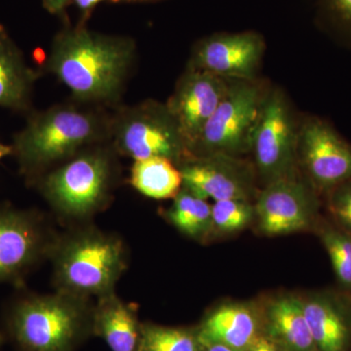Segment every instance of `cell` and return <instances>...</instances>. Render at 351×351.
I'll list each match as a JSON object with an SVG mask.
<instances>
[{"mask_svg": "<svg viewBox=\"0 0 351 351\" xmlns=\"http://www.w3.org/2000/svg\"><path fill=\"white\" fill-rule=\"evenodd\" d=\"M103 1H105V0H73L75 5L78 7V9L82 11L84 16L91 13L95 7Z\"/></svg>", "mask_w": 351, "mask_h": 351, "instance_id": "29", "label": "cell"}, {"mask_svg": "<svg viewBox=\"0 0 351 351\" xmlns=\"http://www.w3.org/2000/svg\"><path fill=\"white\" fill-rule=\"evenodd\" d=\"M165 218L180 232L193 239H201L213 228L212 205L182 188L164 212Z\"/></svg>", "mask_w": 351, "mask_h": 351, "instance_id": "21", "label": "cell"}, {"mask_svg": "<svg viewBox=\"0 0 351 351\" xmlns=\"http://www.w3.org/2000/svg\"><path fill=\"white\" fill-rule=\"evenodd\" d=\"M110 119L108 108L75 100L32 113L11 145L21 174L31 184L82 149L110 143Z\"/></svg>", "mask_w": 351, "mask_h": 351, "instance_id": "2", "label": "cell"}, {"mask_svg": "<svg viewBox=\"0 0 351 351\" xmlns=\"http://www.w3.org/2000/svg\"><path fill=\"white\" fill-rule=\"evenodd\" d=\"M329 210L343 232L351 235V180L330 191Z\"/></svg>", "mask_w": 351, "mask_h": 351, "instance_id": "25", "label": "cell"}, {"mask_svg": "<svg viewBox=\"0 0 351 351\" xmlns=\"http://www.w3.org/2000/svg\"><path fill=\"white\" fill-rule=\"evenodd\" d=\"M59 233L43 214L0 204V283H20L49 260Z\"/></svg>", "mask_w": 351, "mask_h": 351, "instance_id": "8", "label": "cell"}, {"mask_svg": "<svg viewBox=\"0 0 351 351\" xmlns=\"http://www.w3.org/2000/svg\"><path fill=\"white\" fill-rule=\"evenodd\" d=\"M269 334L284 351H318L304 316L302 300L283 297L267 311Z\"/></svg>", "mask_w": 351, "mask_h": 351, "instance_id": "19", "label": "cell"}, {"mask_svg": "<svg viewBox=\"0 0 351 351\" xmlns=\"http://www.w3.org/2000/svg\"><path fill=\"white\" fill-rule=\"evenodd\" d=\"M13 149L12 145H7L0 143V161L4 158V157L8 156H12Z\"/></svg>", "mask_w": 351, "mask_h": 351, "instance_id": "31", "label": "cell"}, {"mask_svg": "<svg viewBox=\"0 0 351 351\" xmlns=\"http://www.w3.org/2000/svg\"><path fill=\"white\" fill-rule=\"evenodd\" d=\"M329 10L351 29V0H324Z\"/></svg>", "mask_w": 351, "mask_h": 351, "instance_id": "26", "label": "cell"}, {"mask_svg": "<svg viewBox=\"0 0 351 351\" xmlns=\"http://www.w3.org/2000/svg\"><path fill=\"white\" fill-rule=\"evenodd\" d=\"M38 76V71L27 64L5 27L0 25V107L17 112H29Z\"/></svg>", "mask_w": 351, "mask_h": 351, "instance_id": "17", "label": "cell"}, {"mask_svg": "<svg viewBox=\"0 0 351 351\" xmlns=\"http://www.w3.org/2000/svg\"><path fill=\"white\" fill-rule=\"evenodd\" d=\"M263 104L256 85L244 80L228 85L225 97L191 149V158L214 154L230 156L251 149Z\"/></svg>", "mask_w": 351, "mask_h": 351, "instance_id": "7", "label": "cell"}, {"mask_svg": "<svg viewBox=\"0 0 351 351\" xmlns=\"http://www.w3.org/2000/svg\"><path fill=\"white\" fill-rule=\"evenodd\" d=\"M304 316L318 351H345L350 329L338 302L326 295L302 301Z\"/></svg>", "mask_w": 351, "mask_h": 351, "instance_id": "18", "label": "cell"}, {"mask_svg": "<svg viewBox=\"0 0 351 351\" xmlns=\"http://www.w3.org/2000/svg\"><path fill=\"white\" fill-rule=\"evenodd\" d=\"M200 346L221 343L235 351H245L261 334L256 313L244 304L219 306L196 328Z\"/></svg>", "mask_w": 351, "mask_h": 351, "instance_id": "16", "label": "cell"}, {"mask_svg": "<svg viewBox=\"0 0 351 351\" xmlns=\"http://www.w3.org/2000/svg\"><path fill=\"white\" fill-rule=\"evenodd\" d=\"M314 213L313 193L293 176L269 182L255 206L260 230L274 237L304 230L313 221Z\"/></svg>", "mask_w": 351, "mask_h": 351, "instance_id": "12", "label": "cell"}, {"mask_svg": "<svg viewBox=\"0 0 351 351\" xmlns=\"http://www.w3.org/2000/svg\"><path fill=\"white\" fill-rule=\"evenodd\" d=\"M136 57L133 39L80 25L55 36L44 69L68 88L73 100L113 110L121 105Z\"/></svg>", "mask_w": 351, "mask_h": 351, "instance_id": "1", "label": "cell"}, {"mask_svg": "<svg viewBox=\"0 0 351 351\" xmlns=\"http://www.w3.org/2000/svg\"><path fill=\"white\" fill-rule=\"evenodd\" d=\"M129 182L138 193L152 199H174L182 189L179 167L160 156L134 161Z\"/></svg>", "mask_w": 351, "mask_h": 351, "instance_id": "20", "label": "cell"}, {"mask_svg": "<svg viewBox=\"0 0 351 351\" xmlns=\"http://www.w3.org/2000/svg\"><path fill=\"white\" fill-rule=\"evenodd\" d=\"M263 51V39L255 32L215 36L196 46L189 68L221 77L250 80L257 71Z\"/></svg>", "mask_w": 351, "mask_h": 351, "instance_id": "13", "label": "cell"}, {"mask_svg": "<svg viewBox=\"0 0 351 351\" xmlns=\"http://www.w3.org/2000/svg\"><path fill=\"white\" fill-rule=\"evenodd\" d=\"M245 351H284L282 346L267 332H261L255 341Z\"/></svg>", "mask_w": 351, "mask_h": 351, "instance_id": "27", "label": "cell"}, {"mask_svg": "<svg viewBox=\"0 0 351 351\" xmlns=\"http://www.w3.org/2000/svg\"><path fill=\"white\" fill-rule=\"evenodd\" d=\"M200 351H235L228 346L221 345V343H211V345H207L201 346Z\"/></svg>", "mask_w": 351, "mask_h": 351, "instance_id": "30", "label": "cell"}, {"mask_svg": "<svg viewBox=\"0 0 351 351\" xmlns=\"http://www.w3.org/2000/svg\"><path fill=\"white\" fill-rule=\"evenodd\" d=\"M300 157L314 186L330 191L351 180V147L329 124L311 119L300 131Z\"/></svg>", "mask_w": 351, "mask_h": 351, "instance_id": "10", "label": "cell"}, {"mask_svg": "<svg viewBox=\"0 0 351 351\" xmlns=\"http://www.w3.org/2000/svg\"><path fill=\"white\" fill-rule=\"evenodd\" d=\"M119 154L110 143L91 145L32 182L60 221L90 223L112 203L119 186Z\"/></svg>", "mask_w": 351, "mask_h": 351, "instance_id": "3", "label": "cell"}, {"mask_svg": "<svg viewBox=\"0 0 351 351\" xmlns=\"http://www.w3.org/2000/svg\"><path fill=\"white\" fill-rule=\"evenodd\" d=\"M142 323L137 304L123 301L117 292L94 302V337L103 339L112 351H140Z\"/></svg>", "mask_w": 351, "mask_h": 351, "instance_id": "15", "label": "cell"}, {"mask_svg": "<svg viewBox=\"0 0 351 351\" xmlns=\"http://www.w3.org/2000/svg\"><path fill=\"white\" fill-rule=\"evenodd\" d=\"M228 88L223 77L202 69L189 68L180 78L166 106L177 121L189 154Z\"/></svg>", "mask_w": 351, "mask_h": 351, "instance_id": "11", "label": "cell"}, {"mask_svg": "<svg viewBox=\"0 0 351 351\" xmlns=\"http://www.w3.org/2000/svg\"><path fill=\"white\" fill-rule=\"evenodd\" d=\"M114 3H138V2H154L158 0H110Z\"/></svg>", "mask_w": 351, "mask_h": 351, "instance_id": "32", "label": "cell"}, {"mask_svg": "<svg viewBox=\"0 0 351 351\" xmlns=\"http://www.w3.org/2000/svg\"><path fill=\"white\" fill-rule=\"evenodd\" d=\"M297 147L298 137L285 98L280 92H272L263 100L251 147L267 184L292 176Z\"/></svg>", "mask_w": 351, "mask_h": 351, "instance_id": "9", "label": "cell"}, {"mask_svg": "<svg viewBox=\"0 0 351 351\" xmlns=\"http://www.w3.org/2000/svg\"><path fill=\"white\" fill-rule=\"evenodd\" d=\"M196 329L142 323L140 351H200Z\"/></svg>", "mask_w": 351, "mask_h": 351, "instance_id": "22", "label": "cell"}, {"mask_svg": "<svg viewBox=\"0 0 351 351\" xmlns=\"http://www.w3.org/2000/svg\"><path fill=\"white\" fill-rule=\"evenodd\" d=\"M94 302L55 290L18 298L6 314V331L20 351H76L93 337Z\"/></svg>", "mask_w": 351, "mask_h": 351, "instance_id": "5", "label": "cell"}, {"mask_svg": "<svg viewBox=\"0 0 351 351\" xmlns=\"http://www.w3.org/2000/svg\"><path fill=\"white\" fill-rule=\"evenodd\" d=\"M69 0H43V7L53 15H60L68 6Z\"/></svg>", "mask_w": 351, "mask_h": 351, "instance_id": "28", "label": "cell"}, {"mask_svg": "<svg viewBox=\"0 0 351 351\" xmlns=\"http://www.w3.org/2000/svg\"><path fill=\"white\" fill-rule=\"evenodd\" d=\"M182 188L203 199H248L249 184L241 170L223 154L193 157L178 166Z\"/></svg>", "mask_w": 351, "mask_h": 351, "instance_id": "14", "label": "cell"}, {"mask_svg": "<svg viewBox=\"0 0 351 351\" xmlns=\"http://www.w3.org/2000/svg\"><path fill=\"white\" fill-rule=\"evenodd\" d=\"M255 216V207L248 199L216 201L212 205L213 228L221 232L243 230Z\"/></svg>", "mask_w": 351, "mask_h": 351, "instance_id": "23", "label": "cell"}, {"mask_svg": "<svg viewBox=\"0 0 351 351\" xmlns=\"http://www.w3.org/2000/svg\"><path fill=\"white\" fill-rule=\"evenodd\" d=\"M321 240L339 283L351 287V235L343 230L325 228L321 232Z\"/></svg>", "mask_w": 351, "mask_h": 351, "instance_id": "24", "label": "cell"}, {"mask_svg": "<svg viewBox=\"0 0 351 351\" xmlns=\"http://www.w3.org/2000/svg\"><path fill=\"white\" fill-rule=\"evenodd\" d=\"M49 260L55 290L98 299L115 292L129 267V250L119 235L87 223L59 233Z\"/></svg>", "mask_w": 351, "mask_h": 351, "instance_id": "4", "label": "cell"}, {"mask_svg": "<svg viewBox=\"0 0 351 351\" xmlns=\"http://www.w3.org/2000/svg\"><path fill=\"white\" fill-rule=\"evenodd\" d=\"M110 143L119 156L134 161L160 156L180 166L191 158L167 106L154 100L113 108Z\"/></svg>", "mask_w": 351, "mask_h": 351, "instance_id": "6", "label": "cell"}]
</instances>
